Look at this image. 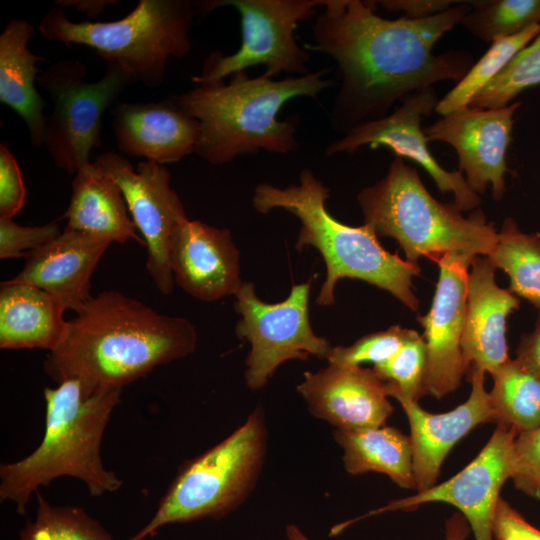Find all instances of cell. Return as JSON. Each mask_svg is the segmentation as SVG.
I'll list each match as a JSON object with an SVG mask.
<instances>
[{
  "label": "cell",
  "instance_id": "1",
  "mask_svg": "<svg viewBox=\"0 0 540 540\" xmlns=\"http://www.w3.org/2000/svg\"><path fill=\"white\" fill-rule=\"evenodd\" d=\"M375 1L325 0L307 51L332 57L341 76L332 107L334 126L346 132L381 119L397 101L441 81L459 82L474 64L467 51L433 53L437 41L470 10V1L425 19H388Z\"/></svg>",
  "mask_w": 540,
  "mask_h": 540
},
{
  "label": "cell",
  "instance_id": "2",
  "mask_svg": "<svg viewBox=\"0 0 540 540\" xmlns=\"http://www.w3.org/2000/svg\"><path fill=\"white\" fill-rule=\"evenodd\" d=\"M197 332L183 317L160 314L118 291L92 296L67 321L43 367L55 382H79L84 395L121 389L154 368L196 349Z\"/></svg>",
  "mask_w": 540,
  "mask_h": 540
},
{
  "label": "cell",
  "instance_id": "3",
  "mask_svg": "<svg viewBox=\"0 0 540 540\" xmlns=\"http://www.w3.org/2000/svg\"><path fill=\"white\" fill-rule=\"evenodd\" d=\"M322 69L304 76L272 80L246 71L230 81L198 84L171 95L178 106L198 120L200 135L194 153L211 165H223L260 150L287 154L298 148L294 121H280L282 107L296 97L316 99L334 80Z\"/></svg>",
  "mask_w": 540,
  "mask_h": 540
},
{
  "label": "cell",
  "instance_id": "4",
  "mask_svg": "<svg viewBox=\"0 0 540 540\" xmlns=\"http://www.w3.org/2000/svg\"><path fill=\"white\" fill-rule=\"evenodd\" d=\"M328 197L329 189L306 168L300 173L299 184L284 188L259 184L254 189L252 206L261 214L284 209L299 219L296 249L315 247L326 265V279L316 304L332 305L336 283L350 278L385 290L410 310L417 311L419 299L412 279L421 272L419 264L384 249L370 225L354 227L335 219L326 207Z\"/></svg>",
  "mask_w": 540,
  "mask_h": 540
},
{
  "label": "cell",
  "instance_id": "5",
  "mask_svg": "<svg viewBox=\"0 0 540 540\" xmlns=\"http://www.w3.org/2000/svg\"><path fill=\"white\" fill-rule=\"evenodd\" d=\"M121 391L86 396L76 380L45 387L44 437L28 456L0 466L1 501H13L17 512L24 514L32 494L60 476L81 480L91 496L118 490L122 481L104 467L101 442Z\"/></svg>",
  "mask_w": 540,
  "mask_h": 540
},
{
  "label": "cell",
  "instance_id": "6",
  "mask_svg": "<svg viewBox=\"0 0 540 540\" xmlns=\"http://www.w3.org/2000/svg\"><path fill=\"white\" fill-rule=\"evenodd\" d=\"M357 201L364 223L377 236L396 240L412 263L448 252L489 256L497 242L498 231L480 208L464 217L454 203L436 200L417 170L399 157L382 179L358 193Z\"/></svg>",
  "mask_w": 540,
  "mask_h": 540
},
{
  "label": "cell",
  "instance_id": "7",
  "mask_svg": "<svg viewBox=\"0 0 540 540\" xmlns=\"http://www.w3.org/2000/svg\"><path fill=\"white\" fill-rule=\"evenodd\" d=\"M190 0H140L124 18L110 22H73L55 7L38 25L42 37L66 46L95 50L103 60L124 64L137 81L158 87L166 78L169 58H183L192 47L190 30L197 14Z\"/></svg>",
  "mask_w": 540,
  "mask_h": 540
},
{
  "label": "cell",
  "instance_id": "8",
  "mask_svg": "<svg viewBox=\"0 0 540 540\" xmlns=\"http://www.w3.org/2000/svg\"><path fill=\"white\" fill-rule=\"evenodd\" d=\"M267 444L263 410L223 441L183 464L154 516L128 540H143L170 523L219 519L241 505L254 489Z\"/></svg>",
  "mask_w": 540,
  "mask_h": 540
},
{
  "label": "cell",
  "instance_id": "9",
  "mask_svg": "<svg viewBox=\"0 0 540 540\" xmlns=\"http://www.w3.org/2000/svg\"><path fill=\"white\" fill-rule=\"evenodd\" d=\"M101 79L86 80L87 69L79 60H59L37 78L49 94L53 109L47 118L44 146L55 165L76 174L90 164L93 149L101 142L102 117L119 96L138 82L122 63L106 60Z\"/></svg>",
  "mask_w": 540,
  "mask_h": 540
},
{
  "label": "cell",
  "instance_id": "10",
  "mask_svg": "<svg viewBox=\"0 0 540 540\" xmlns=\"http://www.w3.org/2000/svg\"><path fill=\"white\" fill-rule=\"evenodd\" d=\"M325 0H209L197 1V12L205 14L230 6L241 19L242 42L230 55L214 51L205 59L200 75L192 76L196 84L224 80L249 67L264 65V77L280 72L304 76L310 72L307 62L309 51L301 48L295 39L298 24L316 14V8Z\"/></svg>",
  "mask_w": 540,
  "mask_h": 540
},
{
  "label": "cell",
  "instance_id": "11",
  "mask_svg": "<svg viewBox=\"0 0 540 540\" xmlns=\"http://www.w3.org/2000/svg\"><path fill=\"white\" fill-rule=\"evenodd\" d=\"M310 288L311 280L296 284L285 300L273 304L260 300L250 281L236 292L234 309L242 318L235 333L251 344L245 371L250 389L262 388L285 361L326 359L331 346L314 333L309 319Z\"/></svg>",
  "mask_w": 540,
  "mask_h": 540
},
{
  "label": "cell",
  "instance_id": "12",
  "mask_svg": "<svg viewBox=\"0 0 540 540\" xmlns=\"http://www.w3.org/2000/svg\"><path fill=\"white\" fill-rule=\"evenodd\" d=\"M516 433L497 424L479 454L447 481L415 495L390 501L385 506L340 523L331 529L336 535L357 520L397 510L412 511L420 505L441 502L454 506L469 524L475 540H493V521L500 490L511 479L514 467L513 443Z\"/></svg>",
  "mask_w": 540,
  "mask_h": 540
},
{
  "label": "cell",
  "instance_id": "13",
  "mask_svg": "<svg viewBox=\"0 0 540 540\" xmlns=\"http://www.w3.org/2000/svg\"><path fill=\"white\" fill-rule=\"evenodd\" d=\"M92 163L119 185L147 248L146 269L157 289L164 295L171 294L175 280L169 262L170 239L175 226L188 217L170 186L169 170L145 160L134 171L128 159L110 151L98 155Z\"/></svg>",
  "mask_w": 540,
  "mask_h": 540
},
{
  "label": "cell",
  "instance_id": "14",
  "mask_svg": "<svg viewBox=\"0 0 540 540\" xmlns=\"http://www.w3.org/2000/svg\"><path fill=\"white\" fill-rule=\"evenodd\" d=\"M439 99L434 87L405 99L387 116L360 124L327 146L325 153L333 156L352 154L363 146L392 150L396 157L407 158L422 166L442 193H452L454 204L462 211L479 208L481 198L468 186L460 171L444 169L428 148L421 120L435 110Z\"/></svg>",
  "mask_w": 540,
  "mask_h": 540
},
{
  "label": "cell",
  "instance_id": "15",
  "mask_svg": "<svg viewBox=\"0 0 540 540\" xmlns=\"http://www.w3.org/2000/svg\"><path fill=\"white\" fill-rule=\"evenodd\" d=\"M475 256L448 252L433 257L439 277L431 307L417 320L427 350L425 395L436 399L454 392L467 372L461 339L464 329L468 269Z\"/></svg>",
  "mask_w": 540,
  "mask_h": 540
},
{
  "label": "cell",
  "instance_id": "16",
  "mask_svg": "<svg viewBox=\"0 0 540 540\" xmlns=\"http://www.w3.org/2000/svg\"><path fill=\"white\" fill-rule=\"evenodd\" d=\"M521 103L512 102L498 109L467 106L435 121L423 129L429 141L451 145L458 156L459 171L477 195L492 187L494 200L505 193L507 150L512 141L514 114Z\"/></svg>",
  "mask_w": 540,
  "mask_h": 540
},
{
  "label": "cell",
  "instance_id": "17",
  "mask_svg": "<svg viewBox=\"0 0 540 540\" xmlns=\"http://www.w3.org/2000/svg\"><path fill=\"white\" fill-rule=\"evenodd\" d=\"M471 392L467 400L444 413L424 410L418 401L391 393L402 406L410 425L413 473L417 492L436 485L441 466L454 445L477 425L495 422L489 392L484 386L485 371L477 366L467 370Z\"/></svg>",
  "mask_w": 540,
  "mask_h": 540
},
{
  "label": "cell",
  "instance_id": "18",
  "mask_svg": "<svg viewBox=\"0 0 540 540\" xmlns=\"http://www.w3.org/2000/svg\"><path fill=\"white\" fill-rule=\"evenodd\" d=\"M240 254L228 228L188 218L173 229L169 262L175 282L204 302L235 295L241 284Z\"/></svg>",
  "mask_w": 540,
  "mask_h": 540
},
{
  "label": "cell",
  "instance_id": "19",
  "mask_svg": "<svg viewBox=\"0 0 540 540\" xmlns=\"http://www.w3.org/2000/svg\"><path fill=\"white\" fill-rule=\"evenodd\" d=\"M297 391L313 416L338 430L381 427L393 413L385 382L370 368L329 364L305 372Z\"/></svg>",
  "mask_w": 540,
  "mask_h": 540
},
{
  "label": "cell",
  "instance_id": "20",
  "mask_svg": "<svg viewBox=\"0 0 540 540\" xmlns=\"http://www.w3.org/2000/svg\"><path fill=\"white\" fill-rule=\"evenodd\" d=\"M111 113L116 145L127 155L164 165L195 150L200 124L171 96L156 102L118 103Z\"/></svg>",
  "mask_w": 540,
  "mask_h": 540
},
{
  "label": "cell",
  "instance_id": "21",
  "mask_svg": "<svg viewBox=\"0 0 540 540\" xmlns=\"http://www.w3.org/2000/svg\"><path fill=\"white\" fill-rule=\"evenodd\" d=\"M470 268L462 356L467 370L474 365L492 375L510 360L506 321L519 308L520 300L508 288L498 286L496 268L487 256H475Z\"/></svg>",
  "mask_w": 540,
  "mask_h": 540
},
{
  "label": "cell",
  "instance_id": "22",
  "mask_svg": "<svg viewBox=\"0 0 540 540\" xmlns=\"http://www.w3.org/2000/svg\"><path fill=\"white\" fill-rule=\"evenodd\" d=\"M111 242L65 227L49 243L29 252L12 283L38 287L77 312L91 297V277Z\"/></svg>",
  "mask_w": 540,
  "mask_h": 540
},
{
  "label": "cell",
  "instance_id": "23",
  "mask_svg": "<svg viewBox=\"0 0 540 540\" xmlns=\"http://www.w3.org/2000/svg\"><path fill=\"white\" fill-rule=\"evenodd\" d=\"M34 31L29 21L11 19L0 34V102L24 120L31 144L40 148L47 123L46 102L35 84L40 73L37 63L45 59L28 48Z\"/></svg>",
  "mask_w": 540,
  "mask_h": 540
},
{
  "label": "cell",
  "instance_id": "24",
  "mask_svg": "<svg viewBox=\"0 0 540 540\" xmlns=\"http://www.w3.org/2000/svg\"><path fill=\"white\" fill-rule=\"evenodd\" d=\"M65 310L59 300L38 287L8 280L2 282L0 347L53 351L66 333Z\"/></svg>",
  "mask_w": 540,
  "mask_h": 540
},
{
  "label": "cell",
  "instance_id": "25",
  "mask_svg": "<svg viewBox=\"0 0 540 540\" xmlns=\"http://www.w3.org/2000/svg\"><path fill=\"white\" fill-rule=\"evenodd\" d=\"M128 213L119 185L92 162L75 174L63 215L67 228L111 243L135 240L145 245Z\"/></svg>",
  "mask_w": 540,
  "mask_h": 540
},
{
  "label": "cell",
  "instance_id": "26",
  "mask_svg": "<svg viewBox=\"0 0 540 540\" xmlns=\"http://www.w3.org/2000/svg\"><path fill=\"white\" fill-rule=\"evenodd\" d=\"M333 435L344 451L343 462L349 474L378 472L401 488L416 489L410 437L397 428L336 429Z\"/></svg>",
  "mask_w": 540,
  "mask_h": 540
},
{
  "label": "cell",
  "instance_id": "27",
  "mask_svg": "<svg viewBox=\"0 0 540 540\" xmlns=\"http://www.w3.org/2000/svg\"><path fill=\"white\" fill-rule=\"evenodd\" d=\"M489 392L495 422L516 434L540 426V379L516 359H510L492 375Z\"/></svg>",
  "mask_w": 540,
  "mask_h": 540
},
{
  "label": "cell",
  "instance_id": "28",
  "mask_svg": "<svg viewBox=\"0 0 540 540\" xmlns=\"http://www.w3.org/2000/svg\"><path fill=\"white\" fill-rule=\"evenodd\" d=\"M487 257L508 275V289L514 295L540 308V233H524L512 217H507Z\"/></svg>",
  "mask_w": 540,
  "mask_h": 540
},
{
  "label": "cell",
  "instance_id": "29",
  "mask_svg": "<svg viewBox=\"0 0 540 540\" xmlns=\"http://www.w3.org/2000/svg\"><path fill=\"white\" fill-rule=\"evenodd\" d=\"M539 32L540 24H534L518 34L492 42L485 54L474 62L463 78L438 101L435 111L445 116L469 106L473 98L496 78Z\"/></svg>",
  "mask_w": 540,
  "mask_h": 540
},
{
  "label": "cell",
  "instance_id": "30",
  "mask_svg": "<svg viewBox=\"0 0 540 540\" xmlns=\"http://www.w3.org/2000/svg\"><path fill=\"white\" fill-rule=\"evenodd\" d=\"M540 24V0H471L460 22L476 38L492 43Z\"/></svg>",
  "mask_w": 540,
  "mask_h": 540
},
{
  "label": "cell",
  "instance_id": "31",
  "mask_svg": "<svg viewBox=\"0 0 540 540\" xmlns=\"http://www.w3.org/2000/svg\"><path fill=\"white\" fill-rule=\"evenodd\" d=\"M35 519L27 522L21 540H114L83 509L51 505L37 490Z\"/></svg>",
  "mask_w": 540,
  "mask_h": 540
},
{
  "label": "cell",
  "instance_id": "32",
  "mask_svg": "<svg viewBox=\"0 0 540 540\" xmlns=\"http://www.w3.org/2000/svg\"><path fill=\"white\" fill-rule=\"evenodd\" d=\"M537 85H540V32L473 98L469 106L503 108L524 90Z\"/></svg>",
  "mask_w": 540,
  "mask_h": 540
},
{
  "label": "cell",
  "instance_id": "33",
  "mask_svg": "<svg viewBox=\"0 0 540 540\" xmlns=\"http://www.w3.org/2000/svg\"><path fill=\"white\" fill-rule=\"evenodd\" d=\"M426 343L415 331L401 348L373 370L385 382L386 394L400 393L418 401L425 396Z\"/></svg>",
  "mask_w": 540,
  "mask_h": 540
},
{
  "label": "cell",
  "instance_id": "34",
  "mask_svg": "<svg viewBox=\"0 0 540 540\" xmlns=\"http://www.w3.org/2000/svg\"><path fill=\"white\" fill-rule=\"evenodd\" d=\"M414 332L393 325L386 330L364 335L350 346L331 347L326 359L329 364L340 366H360L364 362L377 365L392 357Z\"/></svg>",
  "mask_w": 540,
  "mask_h": 540
},
{
  "label": "cell",
  "instance_id": "35",
  "mask_svg": "<svg viewBox=\"0 0 540 540\" xmlns=\"http://www.w3.org/2000/svg\"><path fill=\"white\" fill-rule=\"evenodd\" d=\"M61 234L53 221L42 226H21L11 218H0V258H25L27 254Z\"/></svg>",
  "mask_w": 540,
  "mask_h": 540
},
{
  "label": "cell",
  "instance_id": "36",
  "mask_svg": "<svg viewBox=\"0 0 540 540\" xmlns=\"http://www.w3.org/2000/svg\"><path fill=\"white\" fill-rule=\"evenodd\" d=\"M513 450L515 467L511 479L515 487L540 499V426L517 434Z\"/></svg>",
  "mask_w": 540,
  "mask_h": 540
},
{
  "label": "cell",
  "instance_id": "37",
  "mask_svg": "<svg viewBox=\"0 0 540 540\" xmlns=\"http://www.w3.org/2000/svg\"><path fill=\"white\" fill-rule=\"evenodd\" d=\"M26 188L19 164L8 144L0 143V218H13L23 208Z\"/></svg>",
  "mask_w": 540,
  "mask_h": 540
},
{
  "label": "cell",
  "instance_id": "38",
  "mask_svg": "<svg viewBox=\"0 0 540 540\" xmlns=\"http://www.w3.org/2000/svg\"><path fill=\"white\" fill-rule=\"evenodd\" d=\"M495 540H540V530L531 525L505 499L498 500L494 521Z\"/></svg>",
  "mask_w": 540,
  "mask_h": 540
},
{
  "label": "cell",
  "instance_id": "39",
  "mask_svg": "<svg viewBox=\"0 0 540 540\" xmlns=\"http://www.w3.org/2000/svg\"><path fill=\"white\" fill-rule=\"evenodd\" d=\"M462 0H381L376 1L383 8L393 12H403L409 19H425L440 14Z\"/></svg>",
  "mask_w": 540,
  "mask_h": 540
},
{
  "label": "cell",
  "instance_id": "40",
  "mask_svg": "<svg viewBox=\"0 0 540 540\" xmlns=\"http://www.w3.org/2000/svg\"><path fill=\"white\" fill-rule=\"evenodd\" d=\"M515 353V359L540 379V319L534 330L521 338Z\"/></svg>",
  "mask_w": 540,
  "mask_h": 540
},
{
  "label": "cell",
  "instance_id": "41",
  "mask_svg": "<svg viewBox=\"0 0 540 540\" xmlns=\"http://www.w3.org/2000/svg\"><path fill=\"white\" fill-rule=\"evenodd\" d=\"M60 7H75L79 12L84 13L87 17L93 18L104 11L109 5L118 3L117 0H57L55 1Z\"/></svg>",
  "mask_w": 540,
  "mask_h": 540
},
{
  "label": "cell",
  "instance_id": "42",
  "mask_svg": "<svg viewBox=\"0 0 540 540\" xmlns=\"http://www.w3.org/2000/svg\"><path fill=\"white\" fill-rule=\"evenodd\" d=\"M471 529L461 513H453L445 526V540H465Z\"/></svg>",
  "mask_w": 540,
  "mask_h": 540
},
{
  "label": "cell",
  "instance_id": "43",
  "mask_svg": "<svg viewBox=\"0 0 540 540\" xmlns=\"http://www.w3.org/2000/svg\"><path fill=\"white\" fill-rule=\"evenodd\" d=\"M288 540H310L296 525L290 524L286 527Z\"/></svg>",
  "mask_w": 540,
  "mask_h": 540
}]
</instances>
